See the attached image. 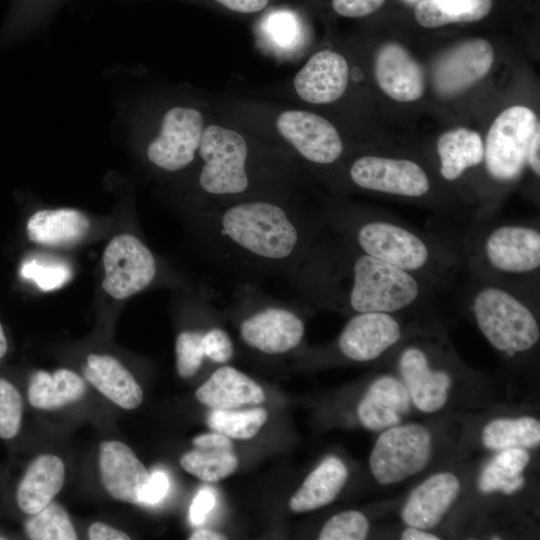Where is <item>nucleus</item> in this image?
<instances>
[{"label":"nucleus","instance_id":"cd10ccee","mask_svg":"<svg viewBox=\"0 0 540 540\" xmlns=\"http://www.w3.org/2000/svg\"><path fill=\"white\" fill-rule=\"evenodd\" d=\"M347 477L345 464L335 456L327 457L306 477L290 498V510L301 513L330 504L342 490Z\"/></svg>","mask_w":540,"mask_h":540},{"label":"nucleus","instance_id":"2eb2a0df","mask_svg":"<svg viewBox=\"0 0 540 540\" xmlns=\"http://www.w3.org/2000/svg\"><path fill=\"white\" fill-rule=\"evenodd\" d=\"M493 61L494 49L488 41L480 38L463 41L434 62L433 87L443 97H454L482 79Z\"/></svg>","mask_w":540,"mask_h":540},{"label":"nucleus","instance_id":"6ab92c4d","mask_svg":"<svg viewBox=\"0 0 540 540\" xmlns=\"http://www.w3.org/2000/svg\"><path fill=\"white\" fill-rule=\"evenodd\" d=\"M374 76L380 89L396 101L418 100L425 90L421 66L403 46L395 42L385 43L377 50Z\"/></svg>","mask_w":540,"mask_h":540},{"label":"nucleus","instance_id":"0eeeda50","mask_svg":"<svg viewBox=\"0 0 540 540\" xmlns=\"http://www.w3.org/2000/svg\"><path fill=\"white\" fill-rule=\"evenodd\" d=\"M474 232L463 235L467 269L528 291L538 281L540 229L536 223L475 222Z\"/></svg>","mask_w":540,"mask_h":540},{"label":"nucleus","instance_id":"de8ad7c7","mask_svg":"<svg viewBox=\"0 0 540 540\" xmlns=\"http://www.w3.org/2000/svg\"><path fill=\"white\" fill-rule=\"evenodd\" d=\"M540 130L533 136L528 153H527V166L531 169L535 176L540 175Z\"/></svg>","mask_w":540,"mask_h":540},{"label":"nucleus","instance_id":"79ce46f5","mask_svg":"<svg viewBox=\"0 0 540 540\" xmlns=\"http://www.w3.org/2000/svg\"><path fill=\"white\" fill-rule=\"evenodd\" d=\"M63 0H19L18 16L28 24L46 21Z\"/></svg>","mask_w":540,"mask_h":540},{"label":"nucleus","instance_id":"4468645a","mask_svg":"<svg viewBox=\"0 0 540 540\" xmlns=\"http://www.w3.org/2000/svg\"><path fill=\"white\" fill-rule=\"evenodd\" d=\"M102 287L111 297L121 300L150 286L158 274V262L152 251L136 236H115L103 252Z\"/></svg>","mask_w":540,"mask_h":540},{"label":"nucleus","instance_id":"9d476101","mask_svg":"<svg viewBox=\"0 0 540 540\" xmlns=\"http://www.w3.org/2000/svg\"><path fill=\"white\" fill-rule=\"evenodd\" d=\"M340 172L352 188L412 200L430 197L432 183L424 168L406 158L358 155L342 161Z\"/></svg>","mask_w":540,"mask_h":540},{"label":"nucleus","instance_id":"49530a36","mask_svg":"<svg viewBox=\"0 0 540 540\" xmlns=\"http://www.w3.org/2000/svg\"><path fill=\"white\" fill-rule=\"evenodd\" d=\"M88 537L91 540H129L130 537L105 523L94 522L88 530Z\"/></svg>","mask_w":540,"mask_h":540},{"label":"nucleus","instance_id":"a211bd4d","mask_svg":"<svg viewBox=\"0 0 540 540\" xmlns=\"http://www.w3.org/2000/svg\"><path fill=\"white\" fill-rule=\"evenodd\" d=\"M99 470L104 488L114 499L141 504L150 474L128 445L117 440L102 442Z\"/></svg>","mask_w":540,"mask_h":540},{"label":"nucleus","instance_id":"c85d7f7f","mask_svg":"<svg viewBox=\"0 0 540 540\" xmlns=\"http://www.w3.org/2000/svg\"><path fill=\"white\" fill-rule=\"evenodd\" d=\"M440 175L446 181L459 179L464 172L484 160V142L473 130L458 127L440 135L436 145Z\"/></svg>","mask_w":540,"mask_h":540},{"label":"nucleus","instance_id":"8fccbe9b","mask_svg":"<svg viewBox=\"0 0 540 540\" xmlns=\"http://www.w3.org/2000/svg\"><path fill=\"white\" fill-rule=\"evenodd\" d=\"M190 540H224L227 537L224 534L218 533L210 529H198L193 532L190 537Z\"/></svg>","mask_w":540,"mask_h":540},{"label":"nucleus","instance_id":"2f4dec72","mask_svg":"<svg viewBox=\"0 0 540 540\" xmlns=\"http://www.w3.org/2000/svg\"><path fill=\"white\" fill-rule=\"evenodd\" d=\"M530 460L529 453L520 447L503 449L482 470L478 486L483 493L500 491L512 494L525 483L522 475Z\"/></svg>","mask_w":540,"mask_h":540},{"label":"nucleus","instance_id":"bb28decb","mask_svg":"<svg viewBox=\"0 0 540 540\" xmlns=\"http://www.w3.org/2000/svg\"><path fill=\"white\" fill-rule=\"evenodd\" d=\"M84 375L98 391L121 408L135 409L141 405L143 392L140 385L116 358L88 355Z\"/></svg>","mask_w":540,"mask_h":540},{"label":"nucleus","instance_id":"c756f323","mask_svg":"<svg viewBox=\"0 0 540 540\" xmlns=\"http://www.w3.org/2000/svg\"><path fill=\"white\" fill-rule=\"evenodd\" d=\"M85 390L84 380L71 370L59 369L52 374L37 371L30 379L27 396L33 407L50 410L79 400Z\"/></svg>","mask_w":540,"mask_h":540},{"label":"nucleus","instance_id":"e433bc0d","mask_svg":"<svg viewBox=\"0 0 540 540\" xmlns=\"http://www.w3.org/2000/svg\"><path fill=\"white\" fill-rule=\"evenodd\" d=\"M369 532L368 519L359 511L348 510L335 514L323 526L320 540H363Z\"/></svg>","mask_w":540,"mask_h":540},{"label":"nucleus","instance_id":"5701e85b","mask_svg":"<svg viewBox=\"0 0 540 540\" xmlns=\"http://www.w3.org/2000/svg\"><path fill=\"white\" fill-rule=\"evenodd\" d=\"M197 400L212 409H236L265 400L262 387L231 366L218 368L195 392Z\"/></svg>","mask_w":540,"mask_h":540},{"label":"nucleus","instance_id":"37998d69","mask_svg":"<svg viewBox=\"0 0 540 540\" xmlns=\"http://www.w3.org/2000/svg\"><path fill=\"white\" fill-rule=\"evenodd\" d=\"M385 0H330L336 15L344 18H362L379 10Z\"/></svg>","mask_w":540,"mask_h":540},{"label":"nucleus","instance_id":"dca6fc26","mask_svg":"<svg viewBox=\"0 0 540 540\" xmlns=\"http://www.w3.org/2000/svg\"><path fill=\"white\" fill-rule=\"evenodd\" d=\"M402 338V327L395 314L363 312L354 314L337 339L339 352L356 362L375 360Z\"/></svg>","mask_w":540,"mask_h":540},{"label":"nucleus","instance_id":"39448f33","mask_svg":"<svg viewBox=\"0 0 540 540\" xmlns=\"http://www.w3.org/2000/svg\"><path fill=\"white\" fill-rule=\"evenodd\" d=\"M213 105L220 115L286 153L307 174L328 173L346 157L335 124L309 108L249 97L222 98Z\"/></svg>","mask_w":540,"mask_h":540},{"label":"nucleus","instance_id":"c9c22d12","mask_svg":"<svg viewBox=\"0 0 540 540\" xmlns=\"http://www.w3.org/2000/svg\"><path fill=\"white\" fill-rule=\"evenodd\" d=\"M209 330L190 329L181 331L175 341L176 368L183 378L195 375L204 361L203 339Z\"/></svg>","mask_w":540,"mask_h":540},{"label":"nucleus","instance_id":"a18cd8bd","mask_svg":"<svg viewBox=\"0 0 540 540\" xmlns=\"http://www.w3.org/2000/svg\"><path fill=\"white\" fill-rule=\"evenodd\" d=\"M170 487L168 476L161 470L150 474L149 480L141 494V504L155 505L167 494Z\"/></svg>","mask_w":540,"mask_h":540},{"label":"nucleus","instance_id":"ddd939ff","mask_svg":"<svg viewBox=\"0 0 540 540\" xmlns=\"http://www.w3.org/2000/svg\"><path fill=\"white\" fill-rule=\"evenodd\" d=\"M352 70L340 52L325 48L314 52L287 81L286 94L294 104L313 109L341 100L348 91Z\"/></svg>","mask_w":540,"mask_h":540},{"label":"nucleus","instance_id":"f257e3e1","mask_svg":"<svg viewBox=\"0 0 540 540\" xmlns=\"http://www.w3.org/2000/svg\"><path fill=\"white\" fill-rule=\"evenodd\" d=\"M195 210L212 263L247 277L278 276L293 282L325 228L320 206L307 205L302 194Z\"/></svg>","mask_w":540,"mask_h":540},{"label":"nucleus","instance_id":"a878e982","mask_svg":"<svg viewBox=\"0 0 540 540\" xmlns=\"http://www.w3.org/2000/svg\"><path fill=\"white\" fill-rule=\"evenodd\" d=\"M90 228L88 217L73 208L43 209L26 222L28 239L36 244L64 247L77 244Z\"/></svg>","mask_w":540,"mask_h":540},{"label":"nucleus","instance_id":"b1692460","mask_svg":"<svg viewBox=\"0 0 540 540\" xmlns=\"http://www.w3.org/2000/svg\"><path fill=\"white\" fill-rule=\"evenodd\" d=\"M192 443L195 448L181 456L180 465L198 479L217 482L237 469L238 459L226 435L213 431L196 436Z\"/></svg>","mask_w":540,"mask_h":540},{"label":"nucleus","instance_id":"f704fd0d","mask_svg":"<svg viewBox=\"0 0 540 540\" xmlns=\"http://www.w3.org/2000/svg\"><path fill=\"white\" fill-rule=\"evenodd\" d=\"M25 532L33 540H75L78 538L65 509L52 502L27 519Z\"/></svg>","mask_w":540,"mask_h":540},{"label":"nucleus","instance_id":"f03ea898","mask_svg":"<svg viewBox=\"0 0 540 540\" xmlns=\"http://www.w3.org/2000/svg\"><path fill=\"white\" fill-rule=\"evenodd\" d=\"M195 209L247 198L302 194L307 172L290 156L214 113L186 174Z\"/></svg>","mask_w":540,"mask_h":540},{"label":"nucleus","instance_id":"423d86ee","mask_svg":"<svg viewBox=\"0 0 540 540\" xmlns=\"http://www.w3.org/2000/svg\"><path fill=\"white\" fill-rule=\"evenodd\" d=\"M214 113L213 100L195 92L155 96L144 106V157L160 173L187 174L195 165L202 136Z\"/></svg>","mask_w":540,"mask_h":540},{"label":"nucleus","instance_id":"09e8293b","mask_svg":"<svg viewBox=\"0 0 540 540\" xmlns=\"http://www.w3.org/2000/svg\"><path fill=\"white\" fill-rule=\"evenodd\" d=\"M403 540H439V537L426 532L423 529L409 526L406 528L401 536Z\"/></svg>","mask_w":540,"mask_h":540},{"label":"nucleus","instance_id":"ea45409f","mask_svg":"<svg viewBox=\"0 0 540 540\" xmlns=\"http://www.w3.org/2000/svg\"><path fill=\"white\" fill-rule=\"evenodd\" d=\"M193 4L220 13L256 17L272 5L285 0H173Z\"/></svg>","mask_w":540,"mask_h":540},{"label":"nucleus","instance_id":"393cba45","mask_svg":"<svg viewBox=\"0 0 540 540\" xmlns=\"http://www.w3.org/2000/svg\"><path fill=\"white\" fill-rule=\"evenodd\" d=\"M65 480V466L56 455L43 454L28 466L16 491L18 507L32 515L52 502Z\"/></svg>","mask_w":540,"mask_h":540},{"label":"nucleus","instance_id":"4c0bfd02","mask_svg":"<svg viewBox=\"0 0 540 540\" xmlns=\"http://www.w3.org/2000/svg\"><path fill=\"white\" fill-rule=\"evenodd\" d=\"M23 398L18 389L0 377V438L13 439L21 428Z\"/></svg>","mask_w":540,"mask_h":540},{"label":"nucleus","instance_id":"58836bf2","mask_svg":"<svg viewBox=\"0 0 540 540\" xmlns=\"http://www.w3.org/2000/svg\"><path fill=\"white\" fill-rule=\"evenodd\" d=\"M21 273L44 291L61 287L70 277V269L66 265L37 259L26 261L21 268Z\"/></svg>","mask_w":540,"mask_h":540},{"label":"nucleus","instance_id":"1a4fd4ad","mask_svg":"<svg viewBox=\"0 0 540 540\" xmlns=\"http://www.w3.org/2000/svg\"><path fill=\"white\" fill-rule=\"evenodd\" d=\"M235 307L242 310L239 335L250 348L267 355L296 349L305 333L303 318L290 305L273 299L256 285H237Z\"/></svg>","mask_w":540,"mask_h":540},{"label":"nucleus","instance_id":"f8f14e48","mask_svg":"<svg viewBox=\"0 0 540 540\" xmlns=\"http://www.w3.org/2000/svg\"><path fill=\"white\" fill-rule=\"evenodd\" d=\"M431 435L421 424L387 428L377 439L369 458L376 481L398 483L425 468L431 457Z\"/></svg>","mask_w":540,"mask_h":540},{"label":"nucleus","instance_id":"c03bdc74","mask_svg":"<svg viewBox=\"0 0 540 540\" xmlns=\"http://www.w3.org/2000/svg\"><path fill=\"white\" fill-rule=\"evenodd\" d=\"M216 503V495L210 487H202L193 498L189 509V519L193 525L202 524Z\"/></svg>","mask_w":540,"mask_h":540},{"label":"nucleus","instance_id":"7ed1b4c3","mask_svg":"<svg viewBox=\"0 0 540 540\" xmlns=\"http://www.w3.org/2000/svg\"><path fill=\"white\" fill-rule=\"evenodd\" d=\"M292 283L299 296L353 314H397L442 295L423 278L357 250L326 226Z\"/></svg>","mask_w":540,"mask_h":540},{"label":"nucleus","instance_id":"f3484780","mask_svg":"<svg viewBox=\"0 0 540 540\" xmlns=\"http://www.w3.org/2000/svg\"><path fill=\"white\" fill-rule=\"evenodd\" d=\"M253 34L261 50L279 61H292L306 40L303 7L285 0L254 17Z\"/></svg>","mask_w":540,"mask_h":540},{"label":"nucleus","instance_id":"4be33fe9","mask_svg":"<svg viewBox=\"0 0 540 540\" xmlns=\"http://www.w3.org/2000/svg\"><path fill=\"white\" fill-rule=\"evenodd\" d=\"M410 396L404 384L391 376L376 379L360 401L357 414L361 424L379 431L398 425L408 412Z\"/></svg>","mask_w":540,"mask_h":540},{"label":"nucleus","instance_id":"7c9ffc66","mask_svg":"<svg viewBox=\"0 0 540 540\" xmlns=\"http://www.w3.org/2000/svg\"><path fill=\"white\" fill-rule=\"evenodd\" d=\"M493 0H421L414 16L419 25L436 28L451 23L475 22L486 17Z\"/></svg>","mask_w":540,"mask_h":540},{"label":"nucleus","instance_id":"20e7f679","mask_svg":"<svg viewBox=\"0 0 540 540\" xmlns=\"http://www.w3.org/2000/svg\"><path fill=\"white\" fill-rule=\"evenodd\" d=\"M326 228L357 250L417 275L442 294L467 270L462 241L421 231L388 212L342 200L320 204Z\"/></svg>","mask_w":540,"mask_h":540},{"label":"nucleus","instance_id":"412c9836","mask_svg":"<svg viewBox=\"0 0 540 540\" xmlns=\"http://www.w3.org/2000/svg\"><path fill=\"white\" fill-rule=\"evenodd\" d=\"M460 483L449 472L430 476L408 497L401 513L408 525L423 530L438 525L457 499Z\"/></svg>","mask_w":540,"mask_h":540},{"label":"nucleus","instance_id":"9b49d317","mask_svg":"<svg viewBox=\"0 0 540 540\" xmlns=\"http://www.w3.org/2000/svg\"><path fill=\"white\" fill-rule=\"evenodd\" d=\"M540 125L536 114L525 106H512L493 121L484 143L485 168L497 182L510 183L527 167L530 142Z\"/></svg>","mask_w":540,"mask_h":540},{"label":"nucleus","instance_id":"a19ab883","mask_svg":"<svg viewBox=\"0 0 540 540\" xmlns=\"http://www.w3.org/2000/svg\"><path fill=\"white\" fill-rule=\"evenodd\" d=\"M205 357L215 363H226L234 354V347L229 334L219 326H212L204 339Z\"/></svg>","mask_w":540,"mask_h":540},{"label":"nucleus","instance_id":"473e14b6","mask_svg":"<svg viewBox=\"0 0 540 540\" xmlns=\"http://www.w3.org/2000/svg\"><path fill=\"white\" fill-rule=\"evenodd\" d=\"M481 439L492 450L535 447L540 442V423L528 416L495 419L483 428Z\"/></svg>","mask_w":540,"mask_h":540},{"label":"nucleus","instance_id":"72a5a7b5","mask_svg":"<svg viewBox=\"0 0 540 540\" xmlns=\"http://www.w3.org/2000/svg\"><path fill=\"white\" fill-rule=\"evenodd\" d=\"M268 419L264 408L246 410L212 409L207 417L208 427L230 439L247 440L257 435Z\"/></svg>","mask_w":540,"mask_h":540},{"label":"nucleus","instance_id":"6e6552de","mask_svg":"<svg viewBox=\"0 0 540 540\" xmlns=\"http://www.w3.org/2000/svg\"><path fill=\"white\" fill-rule=\"evenodd\" d=\"M468 278L465 296L469 297L475 322L487 341L508 357L534 348L540 339V328L524 300V296L532 295L470 270Z\"/></svg>","mask_w":540,"mask_h":540},{"label":"nucleus","instance_id":"3c124183","mask_svg":"<svg viewBox=\"0 0 540 540\" xmlns=\"http://www.w3.org/2000/svg\"><path fill=\"white\" fill-rule=\"evenodd\" d=\"M0 539H3L2 537H0Z\"/></svg>","mask_w":540,"mask_h":540},{"label":"nucleus","instance_id":"aec40b11","mask_svg":"<svg viewBox=\"0 0 540 540\" xmlns=\"http://www.w3.org/2000/svg\"><path fill=\"white\" fill-rule=\"evenodd\" d=\"M398 365L410 399L419 410L432 413L445 405L451 377L445 371L432 369L423 349L405 348L400 353Z\"/></svg>","mask_w":540,"mask_h":540}]
</instances>
